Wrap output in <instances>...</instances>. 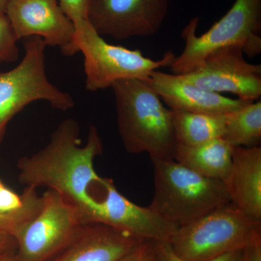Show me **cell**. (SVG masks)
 I'll use <instances>...</instances> for the list:
<instances>
[{"mask_svg":"<svg viewBox=\"0 0 261 261\" xmlns=\"http://www.w3.org/2000/svg\"><path fill=\"white\" fill-rule=\"evenodd\" d=\"M225 185L231 203L261 221V147H233L232 162Z\"/></svg>","mask_w":261,"mask_h":261,"instance_id":"9a60e30c","label":"cell"},{"mask_svg":"<svg viewBox=\"0 0 261 261\" xmlns=\"http://www.w3.org/2000/svg\"><path fill=\"white\" fill-rule=\"evenodd\" d=\"M12 0H0V15L5 13L7 7Z\"/></svg>","mask_w":261,"mask_h":261,"instance_id":"83f0119b","label":"cell"},{"mask_svg":"<svg viewBox=\"0 0 261 261\" xmlns=\"http://www.w3.org/2000/svg\"><path fill=\"white\" fill-rule=\"evenodd\" d=\"M242 261H261V230L254 233L244 247Z\"/></svg>","mask_w":261,"mask_h":261,"instance_id":"d4e9b609","label":"cell"},{"mask_svg":"<svg viewBox=\"0 0 261 261\" xmlns=\"http://www.w3.org/2000/svg\"><path fill=\"white\" fill-rule=\"evenodd\" d=\"M94 224L112 226L139 240L166 243L171 241L178 228L149 207L128 200L117 190L113 181L98 206Z\"/></svg>","mask_w":261,"mask_h":261,"instance_id":"7c38bea8","label":"cell"},{"mask_svg":"<svg viewBox=\"0 0 261 261\" xmlns=\"http://www.w3.org/2000/svg\"><path fill=\"white\" fill-rule=\"evenodd\" d=\"M46 47L41 37L25 38L22 61L9 71L0 73V143L10 121L31 103L45 101L51 108L62 111L74 106L72 96L48 80Z\"/></svg>","mask_w":261,"mask_h":261,"instance_id":"8992f818","label":"cell"},{"mask_svg":"<svg viewBox=\"0 0 261 261\" xmlns=\"http://www.w3.org/2000/svg\"><path fill=\"white\" fill-rule=\"evenodd\" d=\"M42 204V197L36 194L21 210L12 214H0V230L13 233L37 214Z\"/></svg>","mask_w":261,"mask_h":261,"instance_id":"d6986e66","label":"cell"},{"mask_svg":"<svg viewBox=\"0 0 261 261\" xmlns=\"http://www.w3.org/2000/svg\"><path fill=\"white\" fill-rule=\"evenodd\" d=\"M178 75L189 83L216 93L228 92L250 102L260 97L261 65L247 63L243 48L238 45L211 51L191 71Z\"/></svg>","mask_w":261,"mask_h":261,"instance_id":"9c48e42d","label":"cell"},{"mask_svg":"<svg viewBox=\"0 0 261 261\" xmlns=\"http://www.w3.org/2000/svg\"><path fill=\"white\" fill-rule=\"evenodd\" d=\"M5 14L19 40L39 37L65 56L78 53L74 24L63 13L58 0H12Z\"/></svg>","mask_w":261,"mask_h":261,"instance_id":"8fae6325","label":"cell"},{"mask_svg":"<svg viewBox=\"0 0 261 261\" xmlns=\"http://www.w3.org/2000/svg\"><path fill=\"white\" fill-rule=\"evenodd\" d=\"M260 230L261 221L249 217L230 202L178 227L169 243L183 260L207 261L243 250Z\"/></svg>","mask_w":261,"mask_h":261,"instance_id":"5b68a950","label":"cell"},{"mask_svg":"<svg viewBox=\"0 0 261 261\" xmlns=\"http://www.w3.org/2000/svg\"><path fill=\"white\" fill-rule=\"evenodd\" d=\"M154 193L148 206L178 227L230 203L224 181L201 176L173 159H150Z\"/></svg>","mask_w":261,"mask_h":261,"instance_id":"3957f363","label":"cell"},{"mask_svg":"<svg viewBox=\"0 0 261 261\" xmlns=\"http://www.w3.org/2000/svg\"><path fill=\"white\" fill-rule=\"evenodd\" d=\"M18 41L8 17L5 13L0 15V63H12L18 59Z\"/></svg>","mask_w":261,"mask_h":261,"instance_id":"ffe728a7","label":"cell"},{"mask_svg":"<svg viewBox=\"0 0 261 261\" xmlns=\"http://www.w3.org/2000/svg\"><path fill=\"white\" fill-rule=\"evenodd\" d=\"M84 224L75 206L59 192L47 189L37 214L12 233L18 261L50 260Z\"/></svg>","mask_w":261,"mask_h":261,"instance_id":"ba28073f","label":"cell"},{"mask_svg":"<svg viewBox=\"0 0 261 261\" xmlns=\"http://www.w3.org/2000/svg\"><path fill=\"white\" fill-rule=\"evenodd\" d=\"M233 147L219 138L202 145H177L174 160L201 176L225 181L231 169Z\"/></svg>","mask_w":261,"mask_h":261,"instance_id":"2e32d148","label":"cell"},{"mask_svg":"<svg viewBox=\"0 0 261 261\" xmlns=\"http://www.w3.org/2000/svg\"><path fill=\"white\" fill-rule=\"evenodd\" d=\"M0 261H18L16 256V249L1 254Z\"/></svg>","mask_w":261,"mask_h":261,"instance_id":"4316f807","label":"cell"},{"mask_svg":"<svg viewBox=\"0 0 261 261\" xmlns=\"http://www.w3.org/2000/svg\"><path fill=\"white\" fill-rule=\"evenodd\" d=\"M25 205L23 194L18 195L5 186L0 180V214L17 212Z\"/></svg>","mask_w":261,"mask_h":261,"instance_id":"603a6c76","label":"cell"},{"mask_svg":"<svg viewBox=\"0 0 261 261\" xmlns=\"http://www.w3.org/2000/svg\"><path fill=\"white\" fill-rule=\"evenodd\" d=\"M198 23V18H192L182 31L185 47L170 66L172 74L191 71L211 51L226 46H240L250 58L261 53V0H236L226 15L200 37L196 33Z\"/></svg>","mask_w":261,"mask_h":261,"instance_id":"277c9868","label":"cell"},{"mask_svg":"<svg viewBox=\"0 0 261 261\" xmlns=\"http://www.w3.org/2000/svg\"><path fill=\"white\" fill-rule=\"evenodd\" d=\"M75 46L84 58L86 89L92 92L109 88L117 81H146L152 72L171 66L176 59L171 50L154 61L140 50L108 44L89 21L75 29Z\"/></svg>","mask_w":261,"mask_h":261,"instance_id":"52a82bcc","label":"cell"},{"mask_svg":"<svg viewBox=\"0 0 261 261\" xmlns=\"http://www.w3.org/2000/svg\"><path fill=\"white\" fill-rule=\"evenodd\" d=\"M111 88L118 132L127 152H147L150 159L174 160L178 143L173 111L165 107L159 94L140 80L117 81Z\"/></svg>","mask_w":261,"mask_h":261,"instance_id":"7a4b0ae2","label":"cell"},{"mask_svg":"<svg viewBox=\"0 0 261 261\" xmlns=\"http://www.w3.org/2000/svg\"><path fill=\"white\" fill-rule=\"evenodd\" d=\"M63 13L74 24L75 29L88 21L87 14L90 0H58Z\"/></svg>","mask_w":261,"mask_h":261,"instance_id":"44dd1931","label":"cell"},{"mask_svg":"<svg viewBox=\"0 0 261 261\" xmlns=\"http://www.w3.org/2000/svg\"><path fill=\"white\" fill-rule=\"evenodd\" d=\"M222 139L233 147H258L261 141V101L226 114Z\"/></svg>","mask_w":261,"mask_h":261,"instance_id":"ac0fdd59","label":"cell"},{"mask_svg":"<svg viewBox=\"0 0 261 261\" xmlns=\"http://www.w3.org/2000/svg\"><path fill=\"white\" fill-rule=\"evenodd\" d=\"M152 243L160 261H186L178 257L173 252L169 243H166V242H152ZM243 250L230 252L222 256L207 261H242Z\"/></svg>","mask_w":261,"mask_h":261,"instance_id":"7402d4cb","label":"cell"},{"mask_svg":"<svg viewBox=\"0 0 261 261\" xmlns=\"http://www.w3.org/2000/svg\"><path fill=\"white\" fill-rule=\"evenodd\" d=\"M117 261H160L153 243L142 240L138 245Z\"/></svg>","mask_w":261,"mask_h":261,"instance_id":"cb8c5ba5","label":"cell"},{"mask_svg":"<svg viewBox=\"0 0 261 261\" xmlns=\"http://www.w3.org/2000/svg\"><path fill=\"white\" fill-rule=\"evenodd\" d=\"M141 241L108 225L84 224L69 244L49 261H117Z\"/></svg>","mask_w":261,"mask_h":261,"instance_id":"5bb4252c","label":"cell"},{"mask_svg":"<svg viewBox=\"0 0 261 261\" xmlns=\"http://www.w3.org/2000/svg\"><path fill=\"white\" fill-rule=\"evenodd\" d=\"M80 133L74 119L60 123L45 147L18 161V181L25 187L59 192L76 207L87 224L93 221L109 178L101 177L94 169V159L103 151L97 128L90 127L84 145Z\"/></svg>","mask_w":261,"mask_h":261,"instance_id":"6da1fadb","label":"cell"},{"mask_svg":"<svg viewBox=\"0 0 261 261\" xmlns=\"http://www.w3.org/2000/svg\"><path fill=\"white\" fill-rule=\"evenodd\" d=\"M171 111L173 128L178 145L196 146L222 138L226 115Z\"/></svg>","mask_w":261,"mask_h":261,"instance_id":"e0dca14e","label":"cell"},{"mask_svg":"<svg viewBox=\"0 0 261 261\" xmlns=\"http://www.w3.org/2000/svg\"><path fill=\"white\" fill-rule=\"evenodd\" d=\"M16 249V241L11 233L0 230V255Z\"/></svg>","mask_w":261,"mask_h":261,"instance_id":"484cf974","label":"cell"},{"mask_svg":"<svg viewBox=\"0 0 261 261\" xmlns=\"http://www.w3.org/2000/svg\"><path fill=\"white\" fill-rule=\"evenodd\" d=\"M145 82L173 111L226 115L252 102L230 99L189 83L180 75L158 70L152 72Z\"/></svg>","mask_w":261,"mask_h":261,"instance_id":"4fadbf2b","label":"cell"},{"mask_svg":"<svg viewBox=\"0 0 261 261\" xmlns=\"http://www.w3.org/2000/svg\"><path fill=\"white\" fill-rule=\"evenodd\" d=\"M168 9L169 0H90L87 20L101 37L126 40L155 35Z\"/></svg>","mask_w":261,"mask_h":261,"instance_id":"30bf717a","label":"cell"}]
</instances>
